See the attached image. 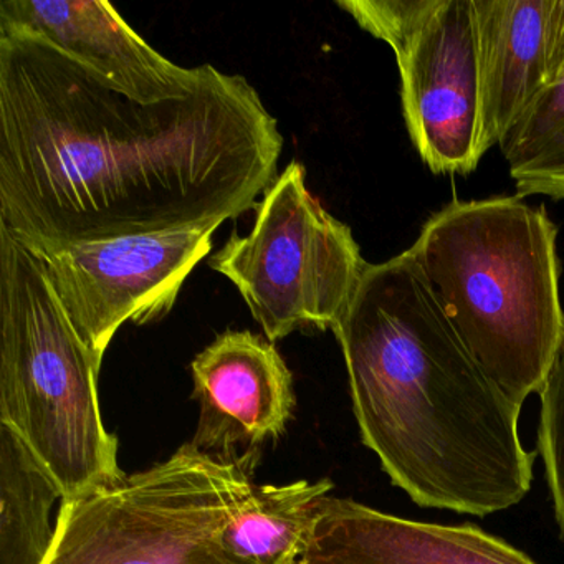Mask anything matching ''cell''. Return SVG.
I'll list each match as a JSON object with an SVG mask.
<instances>
[{
  "instance_id": "obj_13",
  "label": "cell",
  "mask_w": 564,
  "mask_h": 564,
  "mask_svg": "<svg viewBox=\"0 0 564 564\" xmlns=\"http://www.w3.org/2000/svg\"><path fill=\"white\" fill-rule=\"evenodd\" d=\"M333 490L329 478L310 484L257 485L237 501L223 543L237 564H296L319 513V500Z\"/></svg>"
},
{
  "instance_id": "obj_2",
  "label": "cell",
  "mask_w": 564,
  "mask_h": 564,
  "mask_svg": "<svg viewBox=\"0 0 564 564\" xmlns=\"http://www.w3.org/2000/svg\"><path fill=\"white\" fill-rule=\"evenodd\" d=\"M361 441L415 505L487 517L524 500L536 452L409 250L368 265L332 329Z\"/></svg>"
},
{
  "instance_id": "obj_14",
  "label": "cell",
  "mask_w": 564,
  "mask_h": 564,
  "mask_svg": "<svg viewBox=\"0 0 564 564\" xmlns=\"http://www.w3.org/2000/svg\"><path fill=\"white\" fill-rule=\"evenodd\" d=\"M64 490L24 438L0 422V564H45L55 540L51 523Z\"/></svg>"
},
{
  "instance_id": "obj_3",
  "label": "cell",
  "mask_w": 564,
  "mask_h": 564,
  "mask_svg": "<svg viewBox=\"0 0 564 564\" xmlns=\"http://www.w3.org/2000/svg\"><path fill=\"white\" fill-rule=\"evenodd\" d=\"M556 236L543 206L500 196L454 200L408 249L475 361L521 408L564 341Z\"/></svg>"
},
{
  "instance_id": "obj_15",
  "label": "cell",
  "mask_w": 564,
  "mask_h": 564,
  "mask_svg": "<svg viewBox=\"0 0 564 564\" xmlns=\"http://www.w3.org/2000/svg\"><path fill=\"white\" fill-rule=\"evenodd\" d=\"M498 147L518 197L564 199V19L543 85Z\"/></svg>"
},
{
  "instance_id": "obj_11",
  "label": "cell",
  "mask_w": 564,
  "mask_h": 564,
  "mask_svg": "<svg viewBox=\"0 0 564 564\" xmlns=\"http://www.w3.org/2000/svg\"><path fill=\"white\" fill-rule=\"evenodd\" d=\"M305 564H538L475 524L405 520L349 498L323 497Z\"/></svg>"
},
{
  "instance_id": "obj_12",
  "label": "cell",
  "mask_w": 564,
  "mask_h": 564,
  "mask_svg": "<svg viewBox=\"0 0 564 564\" xmlns=\"http://www.w3.org/2000/svg\"><path fill=\"white\" fill-rule=\"evenodd\" d=\"M470 6L485 154L500 144L543 85L564 0H470Z\"/></svg>"
},
{
  "instance_id": "obj_9",
  "label": "cell",
  "mask_w": 564,
  "mask_h": 564,
  "mask_svg": "<svg viewBox=\"0 0 564 564\" xmlns=\"http://www.w3.org/2000/svg\"><path fill=\"white\" fill-rule=\"evenodd\" d=\"M0 35L45 42L141 104L186 97L206 75L167 61L104 0H4Z\"/></svg>"
},
{
  "instance_id": "obj_1",
  "label": "cell",
  "mask_w": 564,
  "mask_h": 564,
  "mask_svg": "<svg viewBox=\"0 0 564 564\" xmlns=\"http://www.w3.org/2000/svg\"><path fill=\"white\" fill-rule=\"evenodd\" d=\"M283 137L242 75L141 104L42 41L0 35V227L98 242L224 224L279 177Z\"/></svg>"
},
{
  "instance_id": "obj_17",
  "label": "cell",
  "mask_w": 564,
  "mask_h": 564,
  "mask_svg": "<svg viewBox=\"0 0 564 564\" xmlns=\"http://www.w3.org/2000/svg\"><path fill=\"white\" fill-rule=\"evenodd\" d=\"M296 564H305V563H302V561H299V563H296Z\"/></svg>"
},
{
  "instance_id": "obj_5",
  "label": "cell",
  "mask_w": 564,
  "mask_h": 564,
  "mask_svg": "<svg viewBox=\"0 0 564 564\" xmlns=\"http://www.w3.org/2000/svg\"><path fill=\"white\" fill-rule=\"evenodd\" d=\"M259 458L219 457L189 442L148 470L64 498L45 564H237L223 531Z\"/></svg>"
},
{
  "instance_id": "obj_8",
  "label": "cell",
  "mask_w": 564,
  "mask_h": 564,
  "mask_svg": "<svg viewBox=\"0 0 564 564\" xmlns=\"http://www.w3.org/2000/svg\"><path fill=\"white\" fill-rule=\"evenodd\" d=\"M220 226L68 246L21 243L37 257L72 325L104 361L121 325L160 322L173 310Z\"/></svg>"
},
{
  "instance_id": "obj_6",
  "label": "cell",
  "mask_w": 564,
  "mask_h": 564,
  "mask_svg": "<svg viewBox=\"0 0 564 564\" xmlns=\"http://www.w3.org/2000/svg\"><path fill=\"white\" fill-rule=\"evenodd\" d=\"M256 210L252 230L232 234L210 267L237 286L269 341L305 326L335 328L369 265L351 229L310 194L299 161Z\"/></svg>"
},
{
  "instance_id": "obj_16",
  "label": "cell",
  "mask_w": 564,
  "mask_h": 564,
  "mask_svg": "<svg viewBox=\"0 0 564 564\" xmlns=\"http://www.w3.org/2000/svg\"><path fill=\"white\" fill-rule=\"evenodd\" d=\"M538 455L544 465L554 520L564 543V341L540 391Z\"/></svg>"
},
{
  "instance_id": "obj_10",
  "label": "cell",
  "mask_w": 564,
  "mask_h": 564,
  "mask_svg": "<svg viewBox=\"0 0 564 564\" xmlns=\"http://www.w3.org/2000/svg\"><path fill=\"white\" fill-rule=\"evenodd\" d=\"M199 424L191 444L236 458L279 441L293 415V376L272 341L250 332H226L191 365Z\"/></svg>"
},
{
  "instance_id": "obj_7",
  "label": "cell",
  "mask_w": 564,
  "mask_h": 564,
  "mask_svg": "<svg viewBox=\"0 0 564 564\" xmlns=\"http://www.w3.org/2000/svg\"><path fill=\"white\" fill-rule=\"evenodd\" d=\"M362 31L394 51L402 113L435 174L480 163V97L470 0H336Z\"/></svg>"
},
{
  "instance_id": "obj_4",
  "label": "cell",
  "mask_w": 564,
  "mask_h": 564,
  "mask_svg": "<svg viewBox=\"0 0 564 564\" xmlns=\"http://www.w3.org/2000/svg\"><path fill=\"white\" fill-rule=\"evenodd\" d=\"M101 361L58 302L37 257L0 227V422L75 498L124 477L101 421Z\"/></svg>"
}]
</instances>
